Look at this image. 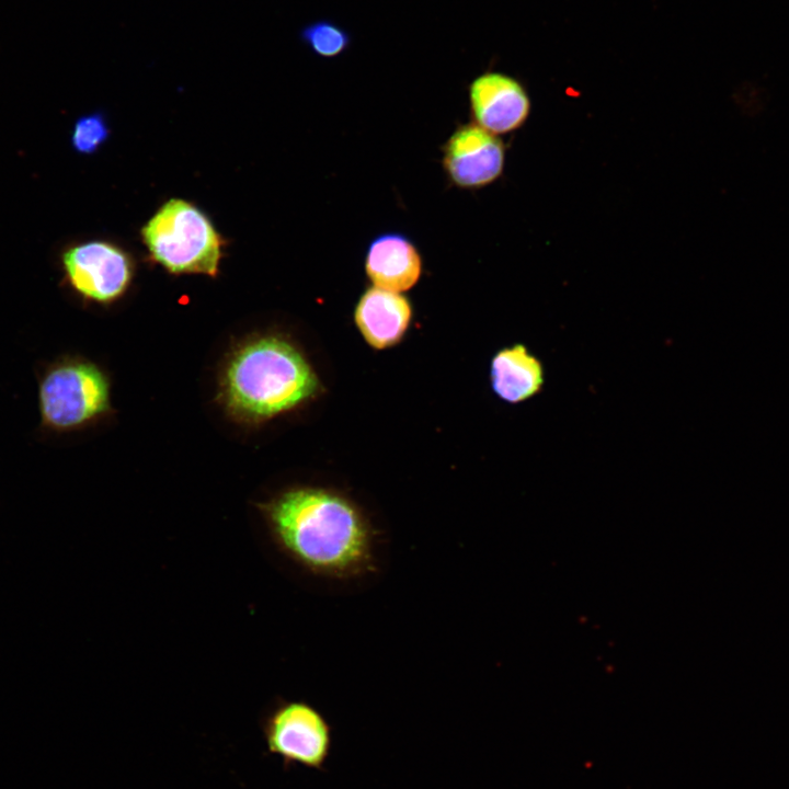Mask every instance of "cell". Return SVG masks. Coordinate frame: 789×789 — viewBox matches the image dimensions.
<instances>
[{
	"instance_id": "6da1fadb",
	"label": "cell",
	"mask_w": 789,
	"mask_h": 789,
	"mask_svg": "<svg viewBox=\"0 0 789 789\" xmlns=\"http://www.w3.org/2000/svg\"><path fill=\"white\" fill-rule=\"evenodd\" d=\"M262 510L275 544L306 571L339 580L376 571L377 533L345 496L321 488H298Z\"/></svg>"
},
{
	"instance_id": "7a4b0ae2",
	"label": "cell",
	"mask_w": 789,
	"mask_h": 789,
	"mask_svg": "<svg viewBox=\"0 0 789 789\" xmlns=\"http://www.w3.org/2000/svg\"><path fill=\"white\" fill-rule=\"evenodd\" d=\"M318 379L289 343L264 338L247 344L231 358L224 380L229 409L248 419H265L311 397Z\"/></svg>"
},
{
	"instance_id": "3957f363",
	"label": "cell",
	"mask_w": 789,
	"mask_h": 789,
	"mask_svg": "<svg viewBox=\"0 0 789 789\" xmlns=\"http://www.w3.org/2000/svg\"><path fill=\"white\" fill-rule=\"evenodd\" d=\"M140 232L151 259L170 273L217 275L224 241L209 218L192 203L169 199Z\"/></svg>"
},
{
	"instance_id": "277c9868",
	"label": "cell",
	"mask_w": 789,
	"mask_h": 789,
	"mask_svg": "<svg viewBox=\"0 0 789 789\" xmlns=\"http://www.w3.org/2000/svg\"><path fill=\"white\" fill-rule=\"evenodd\" d=\"M37 402L43 431L70 432L108 409V382L92 363L60 358L41 368Z\"/></svg>"
},
{
	"instance_id": "5b68a950",
	"label": "cell",
	"mask_w": 789,
	"mask_h": 789,
	"mask_svg": "<svg viewBox=\"0 0 789 789\" xmlns=\"http://www.w3.org/2000/svg\"><path fill=\"white\" fill-rule=\"evenodd\" d=\"M266 750L287 768L302 766L323 771L332 751L333 731L328 719L301 700L278 702L264 718Z\"/></svg>"
},
{
	"instance_id": "8992f818",
	"label": "cell",
	"mask_w": 789,
	"mask_h": 789,
	"mask_svg": "<svg viewBox=\"0 0 789 789\" xmlns=\"http://www.w3.org/2000/svg\"><path fill=\"white\" fill-rule=\"evenodd\" d=\"M60 264L70 288L80 297L98 302L118 298L133 275L127 253L102 240L68 245L60 253Z\"/></svg>"
},
{
	"instance_id": "52a82bcc",
	"label": "cell",
	"mask_w": 789,
	"mask_h": 789,
	"mask_svg": "<svg viewBox=\"0 0 789 789\" xmlns=\"http://www.w3.org/2000/svg\"><path fill=\"white\" fill-rule=\"evenodd\" d=\"M442 168L450 184L461 190H479L503 173V141L473 122L459 124L441 147Z\"/></svg>"
},
{
	"instance_id": "ba28073f",
	"label": "cell",
	"mask_w": 789,
	"mask_h": 789,
	"mask_svg": "<svg viewBox=\"0 0 789 789\" xmlns=\"http://www.w3.org/2000/svg\"><path fill=\"white\" fill-rule=\"evenodd\" d=\"M472 122L494 135L512 133L527 119L530 100L524 87L502 72H484L468 89Z\"/></svg>"
},
{
	"instance_id": "9c48e42d",
	"label": "cell",
	"mask_w": 789,
	"mask_h": 789,
	"mask_svg": "<svg viewBox=\"0 0 789 789\" xmlns=\"http://www.w3.org/2000/svg\"><path fill=\"white\" fill-rule=\"evenodd\" d=\"M364 267L374 286L401 293L419 282L423 258L408 236L397 231L384 232L369 242Z\"/></svg>"
},
{
	"instance_id": "30bf717a",
	"label": "cell",
	"mask_w": 789,
	"mask_h": 789,
	"mask_svg": "<svg viewBox=\"0 0 789 789\" xmlns=\"http://www.w3.org/2000/svg\"><path fill=\"white\" fill-rule=\"evenodd\" d=\"M412 317L411 304L400 293L367 288L355 308V322L365 340L376 348L398 343Z\"/></svg>"
},
{
	"instance_id": "8fae6325",
	"label": "cell",
	"mask_w": 789,
	"mask_h": 789,
	"mask_svg": "<svg viewBox=\"0 0 789 789\" xmlns=\"http://www.w3.org/2000/svg\"><path fill=\"white\" fill-rule=\"evenodd\" d=\"M493 391L505 402L516 404L541 392L545 368L524 344L500 350L491 362Z\"/></svg>"
},
{
	"instance_id": "7c38bea8",
	"label": "cell",
	"mask_w": 789,
	"mask_h": 789,
	"mask_svg": "<svg viewBox=\"0 0 789 789\" xmlns=\"http://www.w3.org/2000/svg\"><path fill=\"white\" fill-rule=\"evenodd\" d=\"M300 38L312 53L322 58L340 56L351 45L350 34L330 20L307 24L300 32Z\"/></svg>"
},
{
	"instance_id": "4fadbf2b",
	"label": "cell",
	"mask_w": 789,
	"mask_h": 789,
	"mask_svg": "<svg viewBox=\"0 0 789 789\" xmlns=\"http://www.w3.org/2000/svg\"><path fill=\"white\" fill-rule=\"evenodd\" d=\"M110 128L105 115L93 112L80 116L72 127L70 141L80 155L94 153L108 138Z\"/></svg>"
}]
</instances>
